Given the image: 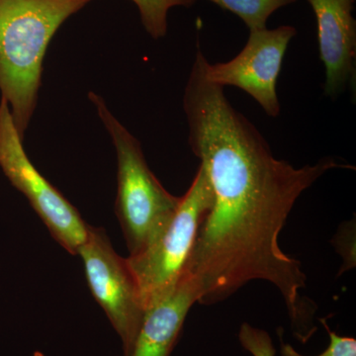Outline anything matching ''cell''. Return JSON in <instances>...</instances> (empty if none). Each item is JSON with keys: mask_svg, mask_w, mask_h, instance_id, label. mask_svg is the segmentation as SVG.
I'll return each instance as SVG.
<instances>
[{"mask_svg": "<svg viewBox=\"0 0 356 356\" xmlns=\"http://www.w3.org/2000/svg\"><path fill=\"white\" fill-rule=\"evenodd\" d=\"M218 6L236 14L248 26L250 31L266 28L268 18L278 9L297 0H209Z\"/></svg>", "mask_w": 356, "mask_h": 356, "instance_id": "10", "label": "cell"}, {"mask_svg": "<svg viewBox=\"0 0 356 356\" xmlns=\"http://www.w3.org/2000/svg\"><path fill=\"white\" fill-rule=\"evenodd\" d=\"M92 0H0V93L21 139L36 110L43 63L60 26Z\"/></svg>", "mask_w": 356, "mask_h": 356, "instance_id": "2", "label": "cell"}, {"mask_svg": "<svg viewBox=\"0 0 356 356\" xmlns=\"http://www.w3.org/2000/svg\"><path fill=\"white\" fill-rule=\"evenodd\" d=\"M207 63L196 53L182 104L188 144L205 168L214 203L185 271L197 285L202 305L225 301L252 281L270 283L284 300L295 334L306 341L314 332L300 297L306 274L281 250L280 233L303 192L330 170L353 166L325 158L296 168L276 159L224 88L208 79Z\"/></svg>", "mask_w": 356, "mask_h": 356, "instance_id": "1", "label": "cell"}, {"mask_svg": "<svg viewBox=\"0 0 356 356\" xmlns=\"http://www.w3.org/2000/svg\"><path fill=\"white\" fill-rule=\"evenodd\" d=\"M355 224V222H353ZM353 222H346L343 224V228L339 229V233L334 236V241H336V248L337 252L343 255V261H346V252H350V254L353 255V245H355V229L353 227Z\"/></svg>", "mask_w": 356, "mask_h": 356, "instance_id": "14", "label": "cell"}, {"mask_svg": "<svg viewBox=\"0 0 356 356\" xmlns=\"http://www.w3.org/2000/svg\"><path fill=\"white\" fill-rule=\"evenodd\" d=\"M325 329L330 336V344L327 350L318 356H356V339L350 337H341L337 332L331 331L327 322L322 320ZM281 355L282 356H304L289 343L281 341Z\"/></svg>", "mask_w": 356, "mask_h": 356, "instance_id": "12", "label": "cell"}, {"mask_svg": "<svg viewBox=\"0 0 356 356\" xmlns=\"http://www.w3.org/2000/svg\"><path fill=\"white\" fill-rule=\"evenodd\" d=\"M33 356H47L44 355L43 353H41V351H36V353H34V355Z\"/></svg>", "mask_w": 356, "mask_h": 356, "instance_id": "15", "label": "cell"}, {"mask_svg": "<svg viewBox=\"0 0 356 356\" xmlns=\"http://www.w3.org/2000/svg\"><path fill=\"white\" fill-rule=\"evenodd\" d=\"M316 15L320 58L325 69V95L337 97L355 81V0H307Z\"/></svg>", "mask_w": 356, "mask_h": 356, "instance_id": "8", "label": "cell"}, {"mask_svg": "<svg viewBox=\"0 0 356 356\" xmlns=\"http://www.w3.org/2000/svg\"><path fill=\"white\" fill-rule=\"evenodd\" d=\"M23 142L10 108L1 98L0 168L10 184L27 198L56 242L70 254L76 255L86 241L88 224L76 208L33 165Z\"/></svg>", "mask_w": 356, "mask_h": 356, "instance_id": "5", "label": "cell"}, {"mask_svg": "<svg viewBox=\"0 0 356 356\" xmlns=\"http://www.w3.org/2000/svg\"><path fill=\"white\" fill-rule=\"evenodd\" d=\"M77 254L91 294L120 337L124 356H131L146 309L128 259L115 252L104 229L90 225Z\"/></svg>", "mask_w": 356, "mask_h": 356, "instance_id": "6", "label": "cell"}, {"mask_svg": "<svg viewBox=\"0 0 356 356\" xmlns=\"http://www.w3.org/2000/svg\"><path fill=\"white\" fill-rule=\"evenodd\" d=\"M199 301L198 288L186 271L172 292L147 309L131 356H170L192 306Z\"/></svg>", "mask_w": 356, "mask_h": 356, "instance_id": "9", "label": "cell"}, {"mask_svg": "<svg viewBox=\"0 0 356 356\" xmlns=\"http://www.w3.org/2000/svg\"><path fill=\"white\" fill-rule=\"evenodd\" d=\"M117 154L115 212L129 257L144 252L161 235L177 212L180 199L170 193L147 165L140 143L110 112L102 96L88 93Z\"/></svg>", "mask_w": 356, "mask_h": 356, "instance_id": "3", "label": "cell"}, {"mask_svg": "<svg viewBox=\"0 0 356 356\" xmlns=\"http://www.w3.org/2000/svg\"><path fill=\"white\" fill-rule=\"evenodd\" d=\"M213 203L212 187L200 165L165 231L144 252L128 257L146 310L172 292L181 277Z\"/></svg>", "mask_w": 356, "mask_h": 356, "instance_id": "4", "label": "cell"}, {"mask_svg": "<svg viewBox=\"0 0 356 356\" xmlns=\"http://www.w3.org/2000/svg\"><path fill=\"white\" fill-rule=\"evenodd\" d=\"M238 337L243 348L252 355L275 356L273 341L266 332L248 324H243Z\"/></svg>", "mask_w": 356, "mask_h": 356, "instance_id": "13", "label": "cell"}, {"mask_svg": "<svg viewBox=\"0 0 356 356\" xmlns=\"http://www.w3.org/2000/svg\"><path fill=\"white\" fill-rule=\"evenodd\" d=\"M139 10L140 21L147 34L154 40L168 33V16L175 7H191L195 0H132Z\"/></svg>", "mask_w": 356, "mask_h": 356, "instance_id": "11", "label": "cell"}, {"mask_svg": "<svg viewBox=\"0 0 356 356\" xmlns=\"http://www.w3.org/2000/svg\"><path fill=\"white\" fill-rule=\"evenodd\" d=\"M296 28L284 25L275 29L250 31L247 44L233 60L206 65V74L213 83L242 89L259 103L269 117L280 114L276 83L283 58Z\"/></svg>", "mask_w": 356, "mask_h": 356, "instance_id": "7", "label": "cell"}]
</instances>
